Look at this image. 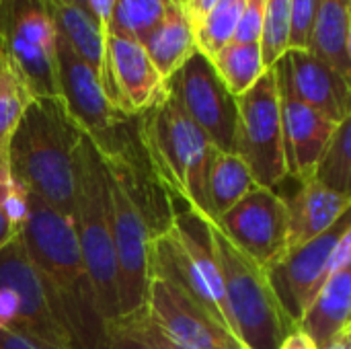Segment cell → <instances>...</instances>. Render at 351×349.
<instances>
[{
  "instance_id": "5b68a950",
  "label": "cell",
  "mask_w": 351,
  "mask_h": 349,
  "mask_svg": "<svg viewBox=\"0 0 351 349\" xmlns=\"http://www.w3.org/2000/svg\"><path fill=\"white\" fill-rule=\"evenodd\" d=\"M148 278L165 280L234 335L204 216L177 212L171 226L148 243Z\"/></svg>"
},
{
  "instance_id": "836d02e7",
  "label": "cell",
  "mask_w": 351,
  "mask_h": 349,
  "mask_svg": "<svg viewBox=\"0 0 351 349\" xmlns=\"http://www.w3.org/2000/svg\"><path fill=\"white\" fill-rule=\"evenodd\" d=\"M263 14H265V0H247L243 16L232 35V41L259 43L261 29H263Z\"/></svg>"
},
{
  "instance_id": "d590c367",
  "label": "cell",
  "mask_w": 351,
  "mask_h": 349,
  "mask_svg": "<svg viewBox=\"0 0 351 349\" xmlns=\"http://www.w3.org/2000/svg\"><path fill=\"white\" fill-rule=\"evenodd\" d=\"M0 349H39L29 339L10 333V331H0Z\"/></svg>"
},
{
  "instance_id": "f546056e",
  "label": "cell",
  "mask_w": 351,
  "mask_h": 349,
  "mask_svg": "<svg viewBox=\"0 0 351 349\" xmlns=\"http://www.w3.org/2000/svg\"><path fill=\"white\" fill-rule=\"evenodd\" d=\"M247 0H218L216 6L208 12L204 23L195 31V45L202 53L212 58L222 49L237 31V25L243 16Z\"/></svg>"
},
{
  "instance_id": "5bb4252c",
  "label": "cell",
  "mask_w": 351,
  "mask_h": 349,
  "mask_svg": "<svg viewBox=\"0 0 351 349\" xmlns=\"http://www.w3.org/2000/svg\"><path fill=\"white\" fill-rule=\"evenodd\" d=\"M56 76L58 95L72 119L99 146H107L117 132L136 115L115 109L105 97L97 72L86 66L74 49L56 33Z\"/></svg>"
},
{
  "instance_id": "ffe728a7",
  "label": "cell",
  "mask_w": 351,
  "mask_h": 349,
  "mask_svg": "<svg viewBox=\"0 0 351 349\" xmlns=\"http://www.w3.org/2000/svg\"><path fill=\"white\" fill-rule=\"evenodd\" d=\"M350 315L351 263H346L327 278L296 329L311 339L315 349H325L350 329Z\"/></svg>"
},
{
  "instance_id": "7a4b0ae2",
  "label": "cell",
  "mask_w": 351,
  "mask_h": 349,
  "mask_svg": "<svg viewBox=\"0 0 351 349\" xmlns=\"http://www.w3.org/2000/svg\"><path fill=\"white\" fill-rule=\"evenodd\" d=\"M82 136L60 97H33L6 144L10 179L66 220H72Z\"/></svg>"
},
{
  "instance_id": "6da1fadb",
  "label": "cell",
  "mask_w": 351,
  "mask_h": 349,
  "mask_svg": "<svg viewBox=\"0 0 351 349\" xmlns=\"http://www.w3.org/2000/svg\"><path fill=\"white\" fill-rule=\"evenodd\" d=\"M21 241L62 325L82 349H109L107 327L72 222L29 193Z\"/></svg>"
},
{
  "instance_id": "44dd1931",
  "label": "cell",
  "mask_w": 351,
  "mask_h": 349,
  "mask_svg": "<svg viewBox=\"0 0 351 349\" xmlns=\"http://www.w3.org/2000/svg\"><path fill=\"white\" fill-rule=\"evenodd\" d=\"M306 49L351 78L350 0H319Z\"/></svg>"
},
{
  "instance_id": "d6a6232c",
  "label": "cell",
  "mask_w": 351,
  "mask_h": 349,
  "mask_svg": "<svg viewBox=\"0 0 351 349\" xmlns=\"http://www.w3.org/2000/svg\"><path fill=\"white\" fill-rule=\"evenodd\" d=\"M319 0H290L288 49H306Z\"/></svg>"
},
{
  "instance_id": "3957f363",
  "label": "cell",
  "mask_w": 351,
  "mask_h": 349,
  "mask_svg": "<svg viewBox=\"0 0 351 349\" xmlns=\"http://www.w3.org/2000/svg\"><path fill=\"white\" fill-rule=\"evenodd\" d=\"M138 134L165 193L183 202L187 210L210 218L208 171L216 146L206 132L167 93L140 115Z\"/></svg>"
},
{
  "instance_id": "ba28073f",
  "label": "cell",
  "mask_w": 351,
  "mask_h": 349,
  "mask_svg": "<svg viewBox=\"0 0 351 349\" xmlns=\"http://www.w3.org/2000/svg\"><path fill=\"white\" fill-rule=\"evenodd\" d=\"M237 107L239 119L232 152L247 163L257 185L274 189L288 177V167L280 95L271 68L237 97Z\"/></svg>"
},
{
  "instance_id": "83f0119b",
  "label": "cell",
  "mask_w": 351,
  "mask_h": 349,
  "mask_svg": "<svg viewBox=\"0 0 351 349\" xmlns=\"http://www.w3.org/2000/svg\"><path fill=\"white\" fill-rule=\"evenodd\" d=\"M109 349H177L152 323L146 306L107 327Z\"/></svg>"
},
{
  "instance_id": "8d00e7d4",
  "label": "cell",
  "mask_w": 351,
  "mask_h": 349,
  "mask_svg": "<svg viewBox=\"0 0 351 349\" xmlns=\"http://www.w3.org/2000/svg\"><path fill=\"white\" fill-rule=\"evenodd\" d=\"M113 2L115 0H86L90 12L99 19V23L105 27L107 21H109V14H111V8H113ZM107 31V29H105Z\"/></svg>"
},
{
  "instance_id": "e575fe53",
  "label": "cell",
  "mask_w": 351,
  "mask_h": 349,
  "mask_svg": "<svg viewBox=\"0 0 351 349\" xmlns=\"http://www.w3.org/2000/svg\"><path fill=\"white\" fill-rule=\"evenodd\" d=\"M216 2L218 0H181V8H183L185 16L189 19L193 31H197V27L204 23L208 12L216 6Z\"/></svg>"
},
{
  "instance_id": "7c38bea8",
  "label": "cell",
  "mask_w": 351,
  "mask_h": 349,
  "mask_svg": "<svg viewBox=\"0 0 351 349\" xmlns=\"http://www.w3.org/2000/svg\"><path fill=\"white\" fill-rule=\"evenodd\" d=\"M109 204H111V232L117 265V298L119 317L132 315L144 306L148 288V243L152 239L148 222L134 197L128 193L119 177L105 165Z\"/></svg>"
},
{
  "instance_id": "f35d334b",
  "label": "cell",
  "mask_w": 351,
  "mask_h": 349,
  "mask_svg": "<svg viewBox=\"0 0 351 349\" xmlns=\"http://www.w3.org/2000/svg\"><path fill=\"white\" fill-rule=\"evenodd\" d=\"M0 179H10V169H8V152H6V146H0Z\"/></svg>"
},
{
  "instance_id": "e0dca14e",
  "label": "cell",
  "mask_w": 351,
  "mask_h": 349,
  "mask_svg": "<svg viewBox=\"0 0 351 349\" xmlns=\"http://www.w3.org/2000/svg\"><path fill=\"white\" fill-rule=\"evenodd\" d=\"M271 70L276 74L280 95L288 177H294L298 183H304L313 179L315 167L339 123L329 121L327 117L304 105L300 99H296L288 84L282 58L271 66Z\"/></svg>"
},
{
  "instance_id": "cb8c5ba5",
  "label": "cell",
  "mask_w": 351,
  "mask_h": 349,
  "mask_svg": "<svg viewBox=\"0 0 351 349\" xmlns=\"http://www.w3.org/2000/svg\"><path fill=\"white\" fill-rule=\"evenodd\" d=\"M257 183L247 163L234 152L216 150L208 171V208L210 218L218 220L239 200H243Z\"/></svg>"
},
{
  "instance_id": "74e56055",
  "label": "cell",
  "mask_w": 351,
  "mask_h": 349,
  "mask_svg": "<svg viewBox=\"0 0 351 349\" xmlns=\"http://www.w3.org/2000/svg\"><path fill=\"white\" fill-rule=\"evenodd\" d=\"M325 349H351V327L346 329L331 346H327Z\"/></svg>"
},
{
  "instance_id": "484cf974",
  "label": "cell",
  "mask_w": 351,
  "mask_h": 349,
  "mask_svg": "<svg viewBox=\"0 0 351 349\" xmlns=\"http://www.w3.org/2000/svg\"><path fill=\"white\" fill-rule=\"evenodd\" d=\"M173 2L177 0H115L105 29L107 33L142 41L160 23Z\"/></svg>"
},
{
  "instance_id": "8992f818",
  "label": "cell",
  "mask_w": 351,
  "mask_h": 349,
  "mask_svg": "<svg viewBox=\"0 0 351 349\" xmlns=\"http://www.w3.org/2000/svg\"><path fill=\"white\" fill-rule=\"evenodd\" d=\"M204 224L222 276L234 335L247 349H280L294 327L286 319L265 269L251 261L216 220L204 216Z\"/></svg>"
},
{
  "instance_id": "d4e9b609",
  "label": "cell",
  "mask_w": 351,
  "mask_h": 349,
  "mask_svg": "<svg viewBox=\"0 0 351 349\" xmlns=\"http://www.w3.org/2000/svg\"><path fill=\"white\" fill-rule=\"evenodd\" d=\"M210 60H212L218 76L222 78V82L234 97L249 91L261 78V74L267 70L263 66L259 43L228 41Z\"/></svg>"
},
{
  "instance_id": "f1b7e54d",
  "label": "cell",
  "mask_w": 351,
  "mask_h": 349,
  "mask_svg": "<svg viewBox=\"0 0 351 349\" xmlns=\"http://www.w3.org/2000/svg\"><path fill=\"white\" fill-rule=\"evenodd\" d=\"M33 101V95L14 68V64L0 53V146H6L21 115L27 105Z\"/></svg>"
},
{
  "instance_id": "9a60e30c",
  "label": "cell",
  "mask_w": 351,
  "mask_h": 349,
  "mask_svg": "<svg viewBox=\"0 0 351 349\" xmlns=\"http://www.w3.org/2000/svg\"><path fill=\"white\" fill-rule=\"evenodd\" d=\"M99 82L109 103L125 115H142L167 95L165 78L142 43L113 33L105 35Z\"/></svg>"
},
{
  "instance_id": "8fae6325",
  "label": "cell",
  "mask_w": 351,
  "mask_h": 349,
  "mask_svg": "<svg viewBox=\"0 0 351 349\" xmlns=\"http://www.w3.org/2000/svg\"><path fill=\"white\" fill-rule=\"evenodd\" d=\"M165 84L167 93L206 132L216 150L232 152L239 119L237 97L226 88L212 60L195 49Z\"/></svg>"
},
{
  "instance_id": "4316f807",
  "label": "cell",
  "mask_w": 351,
  "mask_h": 349,
  "mask_svg": "<svg viewBox=\"0 0 351 349\" xmlns=\"http://www.w3.org/2000/svg\"><path fill=\"white\" fill-rule=\"evenodd\" d=\"M350 140L351 117L335 128V132H333V136L313 173V179L317 183H321L323 187H327L335 193H341V195H351Z\"/></svg>"
},
{
  "instance_id": "52a82bcc",
  "label": "cell",
  "mask_w": 351,
  "mask_h": 349,
  "mask_svg": "<svg viewBox=\"0 0 351 349\" xmlns=\"http://www.w3.org/2000/svg\"><path fill=\"white\" fill-rule=\"evenodd\" d=\"M346 263H351L350 212L321 237L288 249L265 269L269 286L294 329L327 278Z\"/></svg>"
},
{
  "instance_id": "2e32d148",
  "label": "cell",
  "mask_w": 351,
  "mask_h": 349,
  "mask_svg": "<svg viewBox=\"0 0 351 349\" xmlns=\"http://www.w3.org/2000/svg\"><path fill=\"white\" fill-rule=\"evenodd\" d=\"M144 306L177 349H247L226 327L160 278H148Z\"/></svg>"
},
{
  "instance_id": "603a6c76",
  "label": "cell",
  "mask_w": 351,
  "mask_h": 349,
  "mask_svg": "<svg viewBox=\"0 0 351 349\" xmlns=\"http://www.w3.org/2000/svg\"><path fill=\"white\" fill-rule=\"evenodd\" d=\"M51 19H53L56 33L99 76L103 49H105V35H107L99 19L86 6L64 4L56 0H51Z\"/></svg>"
},
{
  "instance_id": "4fadbf2b",
  "label": "cell",
  "mask_w": 351,
  "mask_h": 349,
  "mask_svg": "<svg viewBox=\"0 0 351 349\" xmlns=\"http://www.w3.org/2000/svg\"><path fill=\"white\" fill-rule=\"evenodd\" d=\"M216 222L261 269H269L288 251L286 200L269 187L255 185Z\"/></svg>"
},
{
  "instance_id": "ab89813d",
  "label": "cell",
  "mask_w": 351,
  "mask_h": 349,
  "mask_svg": "<svg viewBox=\"0 0 351 349\" xmlns=\"http://www.w3.org/2000/svg\"><path fill=\"white\" fill-rule=\"evenodd\" d=\"M56 2H64V4H78V6H86V8H88L86 0H56ZM88 10H90V8H88Z\"/></svg>"
},
{
  "instance_id": "60d3db41",
  "label": "cell",
  "mask_w": 351,
  "mask_h": 349,
  "mask_svg": "<svg viewBox=\"0 0 351 349\" xmlns=\"http://www.w3.org/2000/svg\"><path fill=\"white\" fill-rule=\"evenodd\" d=\"M0 53H2V43H0Z\"/></svg>"
},
{
  "instance_id": "7402d4cb",
  "label": "cell",
  "mask_w": 351,
  "mask_h": 349,
  "mask_svg": "<svg viewBox=\"0 0 351 349\" xmlns=\"http://www.w3.org/2000/svg\"><path fill=\"white\" fill-rule=\"evenodd\" d=\"M148 53L156 72L165 78H171L185 60L197 49L195 31L181 8V0L173 2L160 23L140 41Z\"/></svg>"
},
{
  "instance_id": "30bf717a",
  "label": "cell",
  "mask_w": 351,
  "mask_h": 349,
  "mask_svg": "<svg viewBox=\"0 0 351 349\" xmlns=\"http://www.w3.org/2000/svg\"><path fill=\"white\" fill-rule=\"evenodd\" d=\"M0 284L14 290V313L6 331L29 339L39 349H82L58 319L21 234L0 251Z\"/></svg>"
},
{
  "instance_id": "4dcf8cb0",
  "label": "cell",
  "mask_w": 351,
  "mask_h": 349,
  "mask_svg": "<svg viewBox=\"0 0 351 349\" xmlns=\"http://www.w3.org/2000/svg\"><path fill=\"white\" fill-rule=\"evenodd\" d=\"M288 39H290V0H265L263 29L259 39L265 68H271L288 51Z\"/></svg>"
},
{
  "instance_id": "9c48e42d",
  "label": "cell",
  "mask_w": 351,
  "mask_h": 349,
  "mask_svg": "<svg viewBox=\"0 0 351 349\" xmlns=\"http://www.w3.org/2000/svg\"><path fill=\"white\" fill-rule=\"evenodd\" d=\"M0 43L33 97H60L51 0H0Z\"/></svg>"
},
{
  "instance_id": "277c9868",
  "label": "cell",
  "mask_w": 351,
  "mask_h": 349,
  "mask_svg": "<svg viewBox=\"0 0 351 349\" xmlns=\"http://www.w3.org/2000/svg\"><path fill=\"white\" fill-rule=\"evenodd\" d=\"M72 228L90 276L105 327L119 319L117 265L111 232V204L103 156L84 134L76 150Z\"/></svg>"
},
{
  "instance_id": "1f68e13d",
  "label": "cell",
  "mask_w": 351,
  "mask_h": 349,
  "mask_svg": "<svg viewBox=\"0 0 351 349\" xmlns=\"http://www.w3.org/2000/svg\"><path fill=\"white\" fill-rule=\"evenodd\" d=\"M27 195L29 191L12 181L10 191L0 197V251L23 230L27 218Z\"/></svg>"
},
{
  "instance_id": "ac0fdd59",
  "label": "cell",
  "mask_w": 351,
  "mask_h": 349,
  "mask_svg": "<svg viewBox=\"0 0 351 349\" xmlns=\"http://www.w3.org/2000/svg\"><path fill=\"white\" fill-rule=\"evenodd\" d=\"M288 84L296 99L321 113L333 123L351 117L350 78L339 74L327 62L308 49H288L284 56Z\"/></svg>"
},
{
  "instance_id": "d6986e66",
  "label": "cell",
  "mask_w": 351,
  "mask_h": 349,
  "mask_svg": "<svg viewBox=\"0 0 351 349\" xmlns=\"http://www.w3.org/2000/svg\"><path fill=\"white\" fill-rule=\"evenodd\" d=\"M284 200L288 208V249L321 237L351 206V195L335 193L315 179L298 183V191Z\"/></svg>"
}]
</instances>
